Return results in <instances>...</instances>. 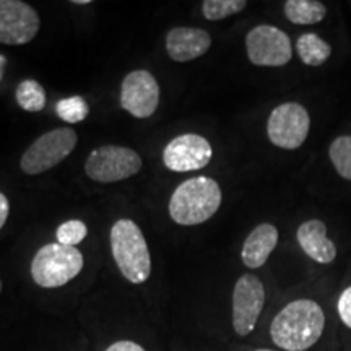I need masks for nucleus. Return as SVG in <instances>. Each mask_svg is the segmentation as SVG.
I'll use <instances>...</instances> for the list:
<instances>
[{
  "instance_id": "obj_5",
  "label": "nucleus",
  "mask_w": 351,
  "mask_h": 351,
  "mask_svg": "<svg viewBox=\"0 0 351 351\" xmlns=\"http://www.w3.org/2000/svg\"><path fill=\"white\" fill-rule=\"evenodd\" d=\"M77 132L72 127H59L38 137L21 156V171L28 176L46 173L64 161L77 147Z\"/></svg>"
},
{
  "instance_id": "obj_24",
  "label": "nucleus",
  "mask_w": 351,
  "mask_h": 351,
  "mask_svg": "<svg viewBox=\"0 0 351 351\" xmlns=\"http://www.w3.org/2000/svg\"><path fill=\"white\" fill-rule=\"evenodd\" d=\"M106 351H147L143 346H140L135 341H129V340H122V341H116L111 346H108Z\"/></svg>"
},
{
  "instance_id": "obj_17",
  "label": "nucleus",
  "mask_w": 351,
  "mask_h": 351,
  "mask_svg": "<svg viewBox=\"0 0 351 351\" xmlns=\"http://www.w3.org/2000/svg\"><path fill=\"white\" fill-rule=\"evenodd\" d=\"M283 12L291 23L315 25L326 19L327 7L317 0H288Z\"/></svg>"
},
{
  "instance_id": "obj_9",
  "label": "nucleus",
  "mask_w": 351,
  "mask_h": 351,
  "mask_svg": "<svg viewBox=\"0 0 351 351\" xmlns=\"http://www.w3.org/2000/svg\"><path fill=\"white\" fill-rule=\"evenodd\" d=\"M265 304V288L256 275L245 274L232 291V327L239 337H247L261 317Z\"/></svg>"
},
{
  "instance_id": "obj_14",
  "label": "nucleus",
  "mask_w": 351,
  "mask_h": 351,
  "mask_svg": "<svg viewBox=\"0 0 351 351\" xmlns=\"http://www.w3.org/2000/svg\"><path fill=\"white\" fill-rule=\"evenodd\" d=\"M298 243L307 257L317 263H332L337 257V245L327 238V226L320 219H307L296 231Z\"/></svg>"
},
{
  "instance_id": "obj_20",
  "label": "nucleus",
  "mask_w": 351,
  "mask_h": 351,
  "mask_svg": "<svg viewBox=\"0 0 351 351\" xmlns=\"http://www.w3.org/2000/svg\"><path fill=\"white\" fill-rule=\"evenodd\" d=\"M245 7V0H205L202 3V13L210 21H219L241 13Z\"/></svg>"
},
{
  "instance_id": "obj_7",
  "label": "nucleus",
  "mask_w": 351,
  "mask_h": 351,
  "mask_svg": "<svg viewBox=\"0 0 351 351\" xmlns=\"http://www.w3.org/2000/svg\"><path fill=\"white\" fill-rule=\"evenodd\" d=\"M311 129V117L300 103H283L276 106L267 121V135L275 147L296 150L306 142Z\"/></svg>"
},
{
  "instance_id": "obj_25",
  "label": "nucleus",
  "mask_w": 351,
  "mask_h": 351,
  "mask_svg": "<svg viewBox=\"0 0 351 351\" xmlns=\"http://www.w3.org/2000/svg\"><path fill=\"white\" fill-rule=\"evenodd\" d=\"M8 212H10V205H8V199L0 192V230H2L3 225H5Z\"/></svg>"
},
{
  "instance_id": "obj_15",
  "label": "nucleus",
  "mask_w": 351,
  "mask_h": 351,
  "mask_svg": "<svg viewBox=\"0 0 351 351\" xmlns=\"http://www.w3.org/2000/svg\"><path fill=\"white\" fill-rule=\"evenodd\" d=\"M278 244V230L270 223H262L254 228L243 244L241 258L249 269H258L269 261L270 254Z\"/></svg>"
},
{
  "instance_id": "obj_16",
  "label": "nucleus",
  "mask_w": 351,
  "mask_h": 351,
  "mask_svg": "<svg viewBox=\"0 0 351 351\" xmlns=\"http://www.w3.org/2000/svg\"><path fill=\"white\" fill-rule=\"evenodd\" d=\"M296 51L302 64L309 65V67H319V65L326 64L328 57L332 56L330 44L315 33L301 34L298 38Z\"/></svg>"
},
{
  "instance_id": "obj_8",
  "label": "nucleus",
  "mask_w": 351,
  "mask_h": 351,
  "mask_svg": "<svg viewBox=\"0 0 351 351\" xmlns=\"http://www.w3.org/2000/svg\"><path fill=\"white\" fill-rule=\"evenodd\" d=\"M247 57L258 67H283L293 57V44L287 33L271 25H258L245 36Z\"/></svg>"
},
{
  "instance_id": "obj_11",
  "label": "nucleus",
  "mask_w": 351,
  "mask_h": 351,
  "mask_svg": "<svg viewBox=\"0 0 351 351\" xmlns=\"http://www.w3.org/2000/svg\"><path fill=\"white\" fill-rule=\"evenodd\" d=\"M160 104V85L147 70H134L121 86V106L137 119L153 116Z\"/></svg>"
},
{
  "instance_id": "obj_12",
  "label": "nucleus",
  "mask_w": 351,
  "mask_h": 351,
  "mask_svg": "<svg viewBox=\"0 0 351 351\" xmlns=\"http://www.w3.org/2000/svg\"><path fill=\"white\" fill-rule=\"evenodd\" d=\"M212 156V145L207 138L202 135L186 134L179 135L166 145L163 163L174 173H191L205 168Z\"/></svg>"
},
{
  "instance_id": "obj_10",
  "label": "nucleus",
  "mask_w": 351,
  "mask_h": 351,
  "mask_svg": "<svg viewBox=\"0 0 351 351\" xmlns=\"http://www.w3.org/2000/svg\"><path fill=\"white\" fill-rule=\"evenodd\" d=\"M39 15L21 0H0V43L21 46L34 39L39 32Z\"/></svg>"
},
{
  "instance_id": "obj_23",
  "label": "nucleus",
  "mask_w": 351,
  "mask_h": 351,
  "mask_svg": "<svg viewBox=\"0 0 351 351\" xmlns=\"http://www.w3.org/2000/svg\"><path fill=\"white\" fill-rule=\"evenodd\" d=\"M337 307H339L341 322H343L346 327L351 328V287H348L343 293H341L339 306Z\"/></svg>"
},
{
  "instance_id": "obj_2",
  "label": "nucleus",
  "mask_w": 351,
  "mask_h": 351,
  "mask_svg": "<svg viewBox=\"0 0 351 351\" xmlns=\"http://www.w3.org/2000/svg\"><path fill=\"white\" fill-rule=\"evenodd\" d=\"M221 197V189L215 179L207 176L187 179L174 189L169 200V215L178 225H200L218 212Z\"/></svg>"
},
{
  "instance_id": "obj_29",
  "label": "nucleus",
  "mask_w": 351,
  "mask_h": 351,
  "mask_svg": "<svg viewBox=\"0 0 351 351\" xmlns=\"http://www.w3.org/2000/svg\"><path fill=\"white\" fill-rule=\"evenodd\" d=\"M0 291H2V282H0Z\"/></svg>"
},
{
  "instance_id": "obj_26",
  "label": "nucleus",
  "mask_w": 351,
  "mask_h": 351,
  "mask_svg": "<svg viewBox=\"0 0 351 351\" xmlns=\"http://www.w3.org/2000/svg\"><path fill=\"white\" fill-rule=\"evenodd\" d=\"M3 67H5V57L0 56V78L3 75Z\"/></svg>"
},
{
  "instance_id": "obj_27",
  "label": "nucleus",
  "mask_w": 351,
  "mask_h": 351,
  "mask_svg": "<svg viewBox=\"0 0 351 351\" xmlns=\"http://www.w3.org/2000/svg\"><path fill=\"white\" fill-rule=\"evenodd\" d=\"M73 3H75V5H88L90 0H73Z\"/></svg>"
},
{
  "instance_id": "obj_19",
  "label": "nucleus",
  "mask_w": 351,
  "mask_h": 351,
  "mask_svg": "<svg viewBox=\"0 0 351 351\" xmlns=\"http://www.w3.org/2000/svg\"><path fill=\"white\" fill-rule=\"evenodd\" d=\"M328 156L337 173L346 181H351V137L341 135L330 143Z\"/></svg>"
},
{
  "instance_id": "obj_22",
  "label": "nucleus",
  "mask_w": 351,
  "mask_h": 351,
  "mask_svg": "<svg viewBox=\"0 0 351 351\" xmlns=\"http://www.w3.org/2000/svg\"><path fill=\"white\" fill-rule=\"evenodd\" d=\"M56 234L59 244L75 247L77 244H80L82 241L86 238L88 228L85 223L80 221V219H70V221H65L57 228Z\"/></svg>"
},
{
  "instance_id": "obj_21",
  "label": "nucleus",
  "mask_w": 351,
  "mask_h": 351,
  "mask_svg": "<svg viewBox=\"0 0 351 351\" xmlns=\"http://www.w3.org/2000/svg\"><path fill=\"white\" fill-rule=\"evenodd\" d=\"M57 116L69 124L82 122L88 116V104L82 96H70L57 103Z\"/></svg>"
},
{
  "instance_id": "obj_1",
  "label": "nucleus",
  "mask_w": 351,
  "mask_h": 351,
  "mask_svg": "<svg viewBox=\"0 0 351 351\" xmlns=\"http://www.w3.org/2000/svg\"><path fill=\"white\" fill-rule=\"evenodd\" d=\"M326 327L322 307L313 300L289 302L275 315L270 337L285 351H306L317 343Z\"/></svg>"
},
{
  "instance_id": "obj_13",
  "label": "nucleus",
  "mask_w": 351,
  "mask_h": 351,
  "mask_svg": "<svg viewBox=\"0 0 351 351\" xmlns=\"http://www.w3.org/2000/svg\"><path fill=\"white\" fill-rule=\"evenodd\" d=\"M212 38L205 29L179 26L166 36V51L176 62H191L199 59L210 49Z\"/></svg>"
},
{
  "instance_id": "obj_6",
  "label": "nucleus",
  "mask_w": 351,
  "mask_h": 351,
  "mask_svg": "<svg viewBox=\"0 0 351 351\" xmlns=\"http://www.w3.org/2000/svg\"><path fill=\"white\" fill-rule=\"evenodd\" d=\"M142 169V158L135 150L119 145H104L90 153L85 173L96 182H119Z\"/></svg>"
},
{
  "instance_id": "obj_18",
  "label": "nucleus",
  "mask_w": 351,
  "mask_h": 351,
  "mask_svg": "<svg viewBox=\"0 0 351 351\" xmlns=\"http://www.w3.org/2000/svg\"><path fill=\"white\" fill-rule=\"evenodd\" d=\"M16 103L28 112L43 111L46 106V91L36 80H23L16 86Z\"/></svg>"
},
{
  "instance_id": "obj_3",
  "label": "nucleus",
  "mask_w": 351,
  "mask_h": 351,
  "mask_svg": "<svg viewBox=\"0 0 351 351\" xmlns=\"http://www.w3.org/2000/svg\"><path fill=\"white\" fill-rule=\"evenodd\" d=\"M111 251L122 276L130 283H145L152 275V258L142 230L129 218H121L111 228Z\"/></svg>"
},
{
  "instance_id": "obj_4",
  "label": "nucleus",
  "mask_w": 351,
  "mask_h": 351,
  "mask_svg": "<svg viewBox=\"0 0 351 351\" xmlns=\"http://www.w3.org/2000/svg\"><path fill=\"white\" fill-rule=\"evenodd\" d=\"M83 269V254L72 245L46 244L32 262V276L41 288H60Z\"/></svg>"
},
{
  "instance_id": "obj_28",
  "label": "nucleus",
  "mask_w": 351,
  "mask_h": 351,
  "mask_svg": "<svg viewBox=\"0 0 351 351\" xmlns=\"http://www.w3.org/2000/svg\"><path fill=\"white\" fill-rule=\"evenodd\" d=\"M256 351H274V350H256Z\"/></svg>"
}]
</instances>
